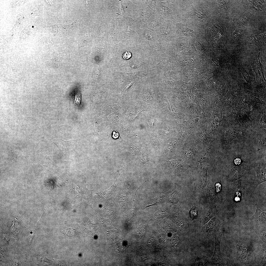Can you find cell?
Masks as SVG:
<instances>
[{"label": "cell", "instance_id": "cell-1", "mask_svg": "<svg viewBox=\"0 0 266 266\" xmlns=\"http://www.w3.org/2000/svg\"><path fill=\"white\" fill-rule=\"evenodd\" d=\"M215 246L212 258L213 262L216 264H220L222 262V257L220 249V244L222 234L219 232L215 234Z\"/></svg>", "mask_w": 266, "mask_h": 266}, {"label": "cell", "instance_id": "cell-2", "mask_svg": "<svg viewBox=\"0 0 266 266\" xmlns=\"http://www.w3.org/2000/svg\"><path fill=\"white\" fill-rule=\"evenodd\" d=\"M164 20L156 13L147 22L145 25L155 32L160 27Z\"/></svg>", "mask_w": 266, "mask_h": 266}, {"label": "cell", "instance_id": "cell-3", "mask_svg": "<svg viewBox=\"0 0 266 266\" xmlns=\"http://www.w3.org/2000/svg\"><path fill=\"white\" fill-rule=\"evenodd\" d=\"M61 151L64 158H68L72 147L70 141L60 140L55 142L54 144Z\"/></svg>", "mask_w": 266, "mask_h": 266}, {"label": "cell", "instance_id": "cell-4", "mask_svg": "<svg viewBox=\"0 0 266 266\" xmlns=\"http://www.w3.org/2000/svg\"><path fill=\"white\" fill-rule=\"evenodd\" d=\"M217 221L215 217L212 218L207 223L203 225L202 232L205 234L210 235L216 231Z\"/></svg>", "mask_w": 266, "mask_h": 266}, {"label": "cell", "instance_id": "cell-5", "mask_svg": "<svg viewBox=\"0 0 266 266\" xmlns=\"http://www.w3.org/2000/svg\"><path fill=\"white\" fill-rule=\"evenodd\" d=\"M142 37L144 41L154 42L158 40L155 32L145 25L143 26Z\"/></svg>", "mask_w": 266, "mask_h": 266}, {"label": "cell", "instance_id": "cell-6", "mask_svg": "<svg viewBox=\"0 0 266 266\" xmlns=\"http://www.w3.org/2000/svg\"><path fill=\"white\" fill-rule=\"evenodd\" d=\"M266 212L260 210L257 205L256 206V211L249 220L254 221L259 223H266Z\"/></svg>", "mask_w": 266, "mask_h": 266}, {"label": "cell", "instance_id": "cell-7", "mask_svg": "<svg viewBox=\"0 0 266 266\" xmlns=\"http://www.w3.org/2000/svg\"><path fill=\"white\" fill-rule=\"evenodd\" d=\"M207 170L204 169L201 172L199 179L196 185V189L199 191H201L205 187L207 182Z\"/></svg>", "mask_w": 266, "mask_h": 266}, {"label": "cell", "instance_id": "cell-8", "mask_svg": "<svg viewBox=\"0 0 266 266\" xmlns=\"http://www.w3.org/2000/svg\"><path fill=\"white\" fill-rule=\"evenodd\" d=\"M257 175V186L260 183L266 181V170L265 167L261 166L255 167Z\"/></svg>", "mask_w": 266, "mask_h": 266}, {"label": "cell", "instance_id": "cell-9", "mask_svg": "<svg viewBox=\"0 0 266 266\" xmlns=\"http://www.w3.org/2000/svg\"><path fill=\"white\" fill-rule=\"evenodd\" d=\"M215 212L214 208L209 206L201 219V222L202 225H204L206 224L213 217Z\"/></svg>", "mask_w": 266, "mask_h": 266}, {"label": "cell", "instance_id": "cell-10", "mask_svg": "<svg viewBox=\"0 0 266 266\" xmlns=\"http://www.w3.org/2000/svg\"><path fill=\"white\" fill-rule=\"evenodd\" d=\"M208 262V258L204 257L196 260L193 265L195 266H205L207 265Z\"/></svg>", "mask_w": 266, "mask_h": 266}, {"label": "cell", "instance_id": "cell-11", "mask_svg": "<svg viewBox=\"0 0 266 266\" xmlns=\"http://www.w3.org/2000/svg\"><path fill=\"white\" fill-rule=\"evenodd\" d=\"M198 208L195 206H193L190 210L189 215L190 217L192 220L196 219L198 216Z\"/></svg>", "mask_w": 266, "mask_h": 266}, {"label": "cell", "instance_id": "cell-12", "mask_svg": "<svg viewBox=\"0 0 266 266\" xmlns=\"http://www.w3.org/2000/svg\"><path fill=\"white\" fill-rule=\"evenodd\" d=\"M35 256L39 261L43 263H48L50 262L51 260H50L48 259L43 254H39L36 253L35 254Z\"/></svg>", "mask_w": 266, "mask_h": 266}, {"label": "cell", "instance_id": "cell-13", "mask_svg": "<svg viewBox=\"0 0 266 266\" xmlns=\"http://www.w3.org/2000/svg\"><path fill=\"white\" fill-rule=\"evenodd\" d=\"M180 241L179 237L177 236H174L172 237L170 240V243L173 247H176L178 245Z\"/></svg>", "mask_w": 266, "mask_h": 266}, {"label": "cell", "instance_id": "cell-14", "mask_svg": "<svg viewBox=\"0 0 266 266\" xmlns=\"http://www.w3.org/2000/svg\"><path fill=\"white\" fill-rule=\"evenodd\" d=\"M81 95L80 92H77L75 96L74 102L75 105L78 106L80 104L81 100Z\"/></svg>", "mask_w": 266, "mask_h": 266}, {"label": "cell", "instance_id": "cell-15", "mask_svg": "<svg viewBox=\"0 0 266 266\" xmlns=\"http://www.w3.org/2000/svg\"><path fill=\"white\" fill-rule=\"evenodd\" d=\"M132 54L131 52L126 51L122 54V57L124 59L127 60L129 59L132 57Z\"/></svg>", "mask_w": 266, "mask_h": 266}, {"label": "cell", "instance_id": "cell-16", "mask_svg": "<svg viewBox=\"0 0 266 266\" xmlns=\"http://www.w3.org/2000/svg\"><path fill=\"white\" fill-rule=\"evenodd\" d=\"M148 243L150 244L155 245L157 244V242L155 238L152 236L149 239Z\"/></svg>", "mask_w": 266, "mask_h": 266}, {"label": "cell", "instance_id": "cell-17", "mask_svg": "<svg viewBox=\"0 0 266 266\" xmlns=\"http://www.w3.org/2000/svg\"><path fill=\"white\" fill-rule=\"evenodd\" d=\"M35 226L33 230L32 231V233H30V234L29 235V237L28 241V244H30L31 243L34 236V232L35 231Z\"/></svg>", "mask_w": 266, "mask_h": 266}, {"label": "cell", "instance_id": "cell-18", "mask_svg": "<svg viewBox=\"0 0 266 266\" xmlns=\"http://www.w3.org/2000/svg\"><path fill=\"white\" fill-rule=\"evenodd\" d=\"M141 160L142 161V162H143L144 163L148 162V160L147 155L145 154H144L143 155V156L142 157Z\"/></svg>", "mask_w": 266, "mask_h": 266}, {"label": "cell", "instance_id": "cell-19", "mask_svg": "<svg viewBox=\"0 0 266 266\" xmlns=\"http://www.w3.org/2000/svg\"><path fill=\"white\" fill-rule=\"evenodd\" d=\"M140 260L141 261H144L148 260L149 258L146 255L142 256L140 257Z\"/></svg>", "mask_w": 266, "mask_h": 266}, {"label": "cell", "instance_id": "cell-20", "mask_svg": "<svg viewBox=\"0 0 266 266\" xmlns=\"http://www.w3.org/2000/svg\"><path fill=\"white\" fill-rule=\"evenodd\" d=\"M234 162L236 165H238L240 164L241 160L239 158H237L235 160Z\"/></svg>", "mask_w": 266, "mask_h": 266}, {"label": "cell", "instance_id": "cell-21", "mask_svg": "<svg viewBox=\"0 0 266 266\" xmlns=\"http://www.w3.org/2000/svg\"><path fill=\"white\" fill-rule=\"evenodd\" d=\"M119 134L118 133H116L115 132H113V137L115 139H116L118 137Z\"/></svg>", "mask_w": 266, "mask_h": 266}, {"label": "cell", "instance_id": "cell-22", "mask_svg": "<svg viewBox=\"0 0 266 266\" xmlns=\"http://www.w3.org/2000/svg\"><path fill=\"white\" fill-rule=\"evenodd\" d=\"M154 118L151 119L149 121V122L148 123L149 126H152L153 124V123L154 121Z\"/></svg>", "mask_w": 266, "mask_h": 266}]
</instances>
